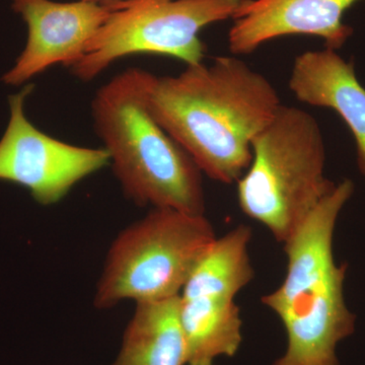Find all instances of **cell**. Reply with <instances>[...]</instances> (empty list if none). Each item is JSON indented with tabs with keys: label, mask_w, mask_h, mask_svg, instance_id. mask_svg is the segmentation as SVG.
Returning <instances> with one entry per match:
<instances>
[{
	"label": "cell",
	"mask_w": 365,
	"mask_h": 365,
	"mask_svg": "<svg viewBox=\"0 0 365 365\" xmlns=\"http://www.w3.org/2000/svg\"><path fill=\"white\" fill-rule=\"evenodd\" d=\"M245 0H133L112 4L109 19L69 67L81 81L98 78L117 60L134 54L173 57L187 66L202 63L206 47L199 33L234 19Z\"/></svg>",
	"instance_id": "8992f818"
},
{
	"label": "cell",
	"mask_w": 365,
	"mask_h": 365,
	"mask_svg": "<svg viewBox=\"0 0 365 365\" xmlns=\"http://www.w3.org/2000/svg\"><path fill=\"white\" fill-rule=\"evenodd\" d=\"M179 297L137 302L113 365H186Z\"/></svg>",
	"instance_id": "7c38bea8"
},
{
	"label": "cell",
	"mask_w": 365,
	"mask_h": 365,
	"mask_svg": "<svg viewBox=\"0 0 365 365\" xmlns=\"http://www.w3.org/2000/svg\"><path fill=\"white\" fill-rule=\"evenodd\" d=\"M288 85L299 102L328 108L342 118L354 137L357 167L365 178V88L352 62L329 48L302 53Z\"/></svg>",
	"instance_id": "8fae6325"
},
{
	"label": "cell",
	"mask_w": 365,
	"mask_h": 365,
	"mask_svg": "<svg viewBox=\"0 0 365 365\" xmlns=\"http://www.w3.org/2000/svg\"><path fill=\"white\" fill-rule=\"evenodd\" d=\"M33 85L9 98V124L0 139V181L29 190L36 202H60L86 177L110 165L105 148L73 145L48 135L28 119L26 97Z\"/></svg>",
	"instance_id": "ba28073f"
},
{
	"label": "cell",
	"mask_w": 365,
	"mask_h": 365,
	"mask_svg": "<svg viewBox=\"0 0 365 365\" xmlns=\"http://www.w3.org/2000/svg\"><path fill=\"white\" fill-rule=\"evenodd\" d=\"M216 237L204 215L153 208L113 241L93 304L109 309L125 300L137 304L179 297Z\"/></svg>",
	"instance_id": "5b68a950"
},
{
	"label": "cell",
	"mask_w": 365,
	"mask_h": 365,
	"mask_svg": "<svg viewBox=\"0 0 365 365\" xmlns=\"http://www.w3.org/2000/svg\"><path fill=\"white\" fill-rule=\"evenodd\" d=\"M13 9L28 26V41L4 74L7 86H21L57 64L73 66L109 19L114 6L79 0H13Z\"/></svg>",
	"instance_id": "9c48e42d"
},
{
	"label": "cell",
	"mask_w": 365,
	"mask_h": 365,
	"mask_svg": "<svg viewBox=\"0 0 365 365\" xmlns=\"http://www.w3.org/2000/svg\"><path fill=\"white\" fill-rule=\"evenodd\" d=\"M362 0H245L227 35L235 56L256 51L262 45L292 35L321 38L325 48L340 49L353 29L343 16Z\"/></svg>",
	"instance_id": "30bf717a"
},
{
	"label": "cell",
	"mask_w": 365,
	"mask_h": 365,
	"mask_svg": "<svg viewBox=\"0 0 365 365\" xmlns=\"http://www.w3.org/2000/svg\"><path fill=\"white\" fill-rule=\"evenodd\" d=\"M281 106L267 78L237 56L187 66L155 78L153 117L202 174L223 184L239 181L252 162V141Z\"/></svg>",
	"instance_id": "6da1fadb"
},
{
	"label": "cell",
	"mask_w": 365,
	"mask_h": 365,
	"mask_svg": "<svg viewBox=\"0 0 365 365\" xmlns=\"http://www.w3.org/2000/svg\"><path fill=\"white\" fill-rule=\"evenodd\" d=\"M252 153L237 182L240 207L284 244L336 186L325 175L321 127L309 112L281 104L255 136Z\"/></svg>",
	"instance_id": "277c9868"
},
{
	"label": "cell",
	"mask_w": 365,
	"mask_h": 365,
	"mask_svg": "<svg viewBox=\"0 0 365 365\" xmlns=\"http://www.w3.org/2000/svg\"><path fill=\"white\" fill-rule=\"evenodd\" d=\"M251 240L248 225L216 237L180 292L187 365H213L217 357L239 351L242 322L235 297L254 278Z\"/></svg>",
	"instance_id": "52a82bcc"
},
{
	"label": "cell",
	"mask_w": 365,
	"mask_h": 365,
	"mask_svg": "<svg viewBox=\"0 0 365 365\" xmlns=\"http://www.w3.org/2000/svg\"><path fill=\"white\" fill-rule=\"evenodd\" d=\"M353 193L351 180L336 184L283 244L287 275L262 297L287 334V352L273 365H340L336 348L354 333L356 316L346 304L347 265L336 263L333 242L338 217Z\"/></svg>",
	"instance_id": "3957f363"
},
{
	"label": "cell",
	"mask_w": 365,
	"mask_h": 365,
	"mask_svg": "<svg viewBox=\"0 0 365 365\" xmlns=\"http://www.w3.org/2000/svg\"><path fill=\"white\" fill-rule=\"evenodd\" d=\"M93 2H105L106 4H122V2L133 1V0H88Z\"/></svg>",
	"instance_id": "4fadbf2b"
},
{
	"label": "cell",
	"mask_w": 365,
	"mask_h": 365,
	"mask_svg": "<svg viewBox=\"0 0 365 365\" xmlns=\"http://www.w3.org/2000/svg\"><path fill=\"white\" fill-rule=\"evenodd\" d=\"M155 78L131 67L101 86L91 102L93 127L129 200L204 215L202 172L151 113Z\"/></svg>",
	"instance_id": "7a4b0ae2"
}]
</instances>
